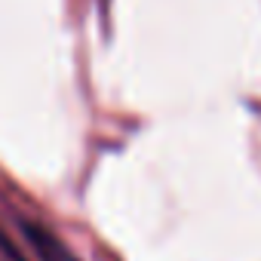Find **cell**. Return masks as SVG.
<instances>
[{
    "mask_svg": "<svg viewBox=\"0 0 261 261\" xmlns=\"http://www.w3.org/2000/svg\"><path fill=\"white\" fill-rule=\"evenodd\" d=\"M19 230L31 243V249H34V255L40 261H80L53 230H46V227H40L34 221H19Z\"/></svg>",
    "mask_w": 261,
    "mask_h": 261,
    "instance_id": "cell-1",
    "label": "cell"
}]
</instances>
